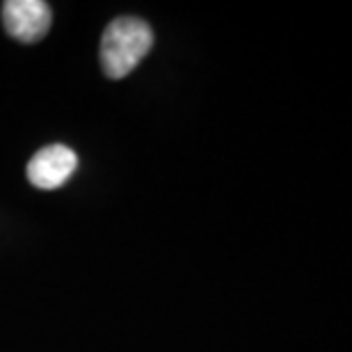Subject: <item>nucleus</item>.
<instances>
[{
  "instance_id": "2",
  "label": "nucleus",
  "mask_w": 352,
  "mask_h": 352,
  "mask_svg": "<svg viewBox=\"0 0 352 352\" xmlns=\"http://www.w3.org/2000/svg\"><path fill=\"white\" fill-rule=\"evenodd\" d=\"M51 7L44 0H7L3 3V25L21 44H37L51 30Z\"/></svg>"
},
{
  "instance_id": "1",
  "label": "nucleus",
  "mask_w": 352,
  "mask_h": 352,
  "mask_svg": "<svg viewBox=\"0 0 352 352\" xmlns=\"http://www.w3.org/2000/svg\"><path fill=\"white\" fill-rule=\"evenodd\" d=\"M153 46L149 23L138 16H119L103 30L101 37V67L112 80L126 78Z\"/></svg>"
},
{
  "instance_id": "3",
  "label": "nucleus",
  "mask_w": 352,
  "mask_h": 352,
  "mask_svg": "<svg viewBox=\"0 0 352 352\" xmlns=\"http://www.w3.org/2000/svg\"><path fill=\"white\" fill-rule=\"evenodd\" d=\"M78 167V156L67 144H48L28 163V181L39 190H58L72 179Z\"/></svg>"
}]
</instances>
